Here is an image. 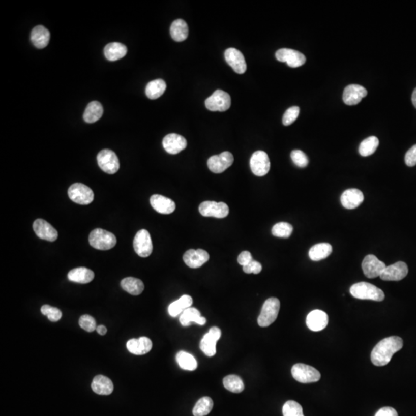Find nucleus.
<instances>
[{
    "mask_svg": "<svg viewBox=\"0 0 416 416\" xmlns=\"http://www.w3.org/2000/svg\"><path fill=\"white\" fill-rule=\"evenodd\" d=\"M411 101H412L413 105L416 108V88L413 91L412 96H411Z\"/></svg>",
    "mask_w": 416,
    "mask_h": 416,
    "instance_id": "nucleus-52",
    "label": "nucleus"
},
{
    "mask_svg": "<svg viewBox=\"0 0 416 416\" xmlns=\"http://www.w3.org/2000/svg\"><path fill=\"white\" fill-rule=\"evenodd\" d=\"M150 202L154 210L162 215H170L176 209L174 201L160 194H154L151 196Z\"/></svg>",
    "mask_w": 416,
    "mask_h": 416,
    "instance_id": "nucleus-23",
    "label": "nucleus"
},
{
    "mask_svg": "<svg viewBox=\"0 0 416 416\" xmlns=\"http://www.w3.org/2000/svg\"><path fill=\"white\" fill-rule=\"evenodd\" d=\"M135 252L141 257H147L152 254L153 244L151 235L147 230H139L134 240Z\"/></svg>",
    "mask_w": 416,
    "mask_h": 416,
    "instance_id": "nucleus-11",
    "label": "nucleus"
},
{
    "mask_svg": "<svg viewBox=\"0 0 416 416\" xmlns=\"http://www.w3.org/2000/svg\"><path fill=\"white\" fill-rule=\"evenodd\" d=\"M199 212L203 217L224 218L228 215L229 207L224 202L203 201L199 206Z\"/></svg>",
    "mask_w": 416,
    "mask_h": 416,
    "instance_id": "nucleus-10",
    "label": "nucleus"
},
{
    "mask_svg": "<svg viewBox=\"0 0 416 416\" xmlns=\"http://www.w3.org/2000/svg\"><path fill=\"white\" fill-rule=\"evenodd\" d=\"M176 362L181 369L187 371H194L197 368V362L195 358L185 351H181L176 354Z\"/></svg>",
    "mask_w": 416,
    "mask_h": 416,
    "instance_id": "nucleus-37",
    "label": "nucleus"
},
{
    "mask_svg": "<svg viewBox=\"0 0 416 416\" xmlns=\"http://www.w3.org/2000/svg\"><path fill=\"white\" fill-rule=\"evenodd\" d=\"M224 388L233 393H241L245 389L243 380L237 375H227L223 380Z\"/></svg>",
    "mask_w": 416,
    "mask_h": 416,
    "instance_id": "nucleus-38",
    "label": "nucleus"
},
{
    "mask_svg": "<svg viewBox=\"0 0 416 416\" xmlns=\"http://www.w3.org/2000/svg\"><path fill=\"white\" fill-rule=\"evenodd\" d=\"M221 336L219 328L213 327L203 337L200 344L201 351L208 357H212L216 354V345Z\"/></svg>",
    "mask_w": 416,
    "mask_h": 416,
    "instance_id": "nucleus-14",
    "label": "nucleus"
},
{
    "mask_svg": "<svg viewBox=\"0 0 416 416\" xmlns=\"http://www.w3.org/2000/svg\"><path fill=\"white\" fill-rule=\"evenodd\" d=\"M206 318L200 315V311L195 308H189L180 315V322L183 326H188L192 322L200 325L206 324Z\"/></svg>",
    "mask_w": 416,
    "mask_h": 416,
    "instance_id": "nucleus-28",
    "label": "nucleus"
},
{
    "mask_svg": "<svg viewBox=\"0 0 416 416\" xmlns=\"http://www.w3.org/2000/svg\"><path fill=\"white\" fill-rule=\"evenodd\" d=\"M275 56L278 61L286 63L288 66L292 68L302 67L306 62V57L305 55L294 49H279L277 51Z\"/></svg>",
    "mask_w": 416,
    "mask_h": 416,
    "instance_id": "nucleus-13",
    "label": "nucleus"
},
{
    "mask_svg": "<svg viewBox=\"0 0 416 416\" xmlns=\"http://www.w3.org/2000/svg\"><path fill=\"white\" fill-rule=\"evenodd\" d=\"M379 145V140L376 137H368L366 140H364L359 146V154L362 157H369L372 155L376 151Z\"/></svg>",
    "mask_w": 416,
    "mask_h": 416,
    "instance_id": "nucleus-39",
    "label": "nucleus"
},
{
    "mask_svg": "<svg viewBox=\"0 0 416 416\" xmlns=\"http://www.w3.org/2000/svg\"><path fill=\"white\" fill-rule=\"evenodd\" d=\"M210 258L209 254L203 249H190L184 254L185 264L191 269H198L207 262Z\"/></svg>",
    "mask_w": 416,
    "mask_h": 416,
    "instance_id": "nucleus-19",
    "label": "nucleus"
},
{
    "mask_svg": "<svg viewBox=\"0 0 416 416\" xmlns=\"http://www.w3.org/2000/svg\"><path fill=\"white\" fill-rule=\"evenodd\" d=\"M170 36L176 42L185 41L188 37V24L183 19H176L173 21L170 29Z\"/></svg>",
    "mask_w": 416,
    "mask_h": 416,
    "instance_id": "nucleus-32",
    "label": "nucleus"
},
{
    "mask_svg": "<svg viewBox=\"0 0 416 416\" xmlns=\"http://www.w3.org/2000/svg\"><path fill=\"white\" fill-rule=\"evenodd\" d=\"M50 33L43 25H37L31 32V41L38 49H43L49 44Z\"/></svg>",
    "mask_w": 416,
    "mask_h": 416,
    "instance_id": "nucleus-27",
    "label": "nucleus"
},
{
    "mask_svg": "<svg viewBox=\"0 0 416 416\" xmlns=\"http://www.w3.org/2000/svg\"><path fill=\"white\" fill-rule=\"evenodd\" d=\"M193 304L192 298L188 294H185L169 305L168 312L173 318L179 316L185 310L191 308Z\"/></svg>",
    "mask_w": 416,
    "mask_h": 416,
    "instance_id": "nucleus-29",
    "label": "nucleus"
},
{
    "mask_svg": "<svg viewBox=\"0 0 416 416\" xmlns=\"http://www.w3.org/2000/svg\"><path fill=\"white\" fill-rule=\"evenodd\" d=\"M253 261L252 255L249 251H245L239 254L237 257V262L242 266L248 265L249 263Z\"/></svg>",
    "mask_w": 416,
    "mask_h": 416,
    "instance_id": "nucleus-49",
    "label": "nucleus"
},
{
    "mask_svg": "<svg viewBox=\"0 0 416 416\" xmlns=\"http://www.w3.org/2000/svg\"><path fill=\"white\" fill-rule=\"evenodd\" d=\"M127 53V48L121 43H110L104 48L105 57L110 61H116L124 57Z\"/></svg>",
    "mask_w": 416,
    "mask_h": 416,
    "instance_id": "nucleus-31",
    "label": "nucleus"
},
{
    "mask_svg": "<svg viewBox=\"0 0 416 416\" xmlns=\"http://www.w3.org/2000/svg\"><path fill=\"white\" fill-rule=\"evenodd\" d=\"M93 391L96 394L101 395V396H108L111 394L113 391V381L104 376V375H97L93 380L91 384Z\"/></svg>",
    "mask_w": 416,
    "mask_h": 416,
    "instance_id": "nucleus-26",
    "label": "nucleus"
},
{
    "mask_svg": "<svg viewBox=\"0 0 416 416\" xmlns=\"http://www.w3.org/2000/svg\"><path fill=\"white\" fill-rule=\"evenodd\" d=\"M103 108L98 101H92L88 104L83 113V120L88 124L97 122L103 116Z\"/></svg>",
    "mask_w": 416,
    "mask_h": 416,
    "instance_id": "nucleus-33",
    "label": "nucleus"
},
{
    "mask_svg": "<svg viewBox=\"0 0 416 416\" xmlns=\"http://www.w3.org/2000/svg\"><path fill=\"white\" fill-rule=\"evenodd\" d=\"M214 407L213 400L210 397H203L199 399L193 409L194 416L207 415Z\"/></svg>",
    "mask_w": 416,
    "mask_h": 416,
    "instance_id": "nucleus-40",
    "label": "nucleus"
},
{
    "mask_svg": "<svg viewBox=\"0 0 416 416\" xmlns=\"http://www.w3.org/2000/svg\"><path fill=\"white\" fill-rule=\"evenodd\" d=\"M68 195L70 200L78 204L87 205L94 199V191L83 184L76 183L70 187Z\"/></svg>",
    "mask_w": 416,
    "mask_h": 416,
    "instance_id": "nucleus-6",
    "label": "nucleus"
},
{
    "mask_svg": "<svg viewBox=\"0 0 416 416\" xmlns=\"http://www.w3.org/2000/svg\"><path fill=\"white\" fill-rule=\"evenodd\" d=\"M41 312L43 315L47 316L49 321H53V322H56L62 318V312L61 310L55 307L50 306V305H45L42 306Z\"/></svg>",
    "mask_w": 416,
    "mask_h": 416,
    "instance_id": "nucleus-43",
    "label": "nucleus"
},
{
    "mask_svg": "<svg viewBox=\"0 0 416 416\" xmlns=\"http://www.w3.org/2000/svg\"><path fill=\"white\" fill-rule=\"evenodd\" d=\"M306 324L310 330L320 332L327 327L329 324V316L321 310H314L307 316Z\"/></svg>",
    "mask_w": 416,
    "mask_h": 416,
    "instance_id": "nucleus-21",
    "label": "nucleus"
},
{
    "mask_svg": "<svg viewBox=\"0 0 416 416\" xmlns=\"http://www.w3.org/2000/svg\"><path fill=\"white\" fill-rule=\"evenodd\" d=\"M280 301L276 298H270L264 302L257 323L261 327H268L275 322L280 310Z\"/></svg>",
    "mask_w": 416,
    "mask_h": 416,
    "instance_id": "nucleus-4",
    "label": "nucleus"
},
{
    "mask_svg": "<svg viewBox=\"0 0 416 416\" xmlns=\"http://www.w3.org/2000/svg\"><path fill=\"white\" fill-rule=\"evenodd\" d=\"M367 90L361 85L351 84L345 87L343 101L348 106L356 105L367 96Z\"/></svg>",
    "mask_w": 416,
    "mask_h": 416,
    "instance_id": "nucleus-20",
    "label": "nucleus"
},
{
    "mask_svg": "<svg viewBox=\"0 0 416 416\" xmlns=\"http://www.w3.org/2000/svg\"><path fill=\"white\" fill-rule=\"evenodd\" d=\"M243 271L246 274H255V275H257V274L260 273L262 271V265L258 261L253 260L248 265L244 266Z\"/></svg>",
    "mask_w": 416,
    "mask_h": 416,
    "instance_id": "nucleus-47",
    "label": "nucleus"
},
{
    "mask_svg": "<svg viewBox=\"0 0 416 416\" xmlns=\"http://www.w3.org/2000/svg\"><path fill=\"white\" fill-rule=\"evenodd\" d=\"M375 416H399L397 411L392 407H384L377 411Z\"/></svg>",
    "mask_w": 416,
    "mask_h": 416,
    "instance_id": "nucleus-50",
    "label": "nucleus"
},
{
    "mask_svg": "<svg viewBox=\"0 0 416 416\" xmlns=\"http://www.w3.org/2000/svg\"><path fill=\"white\" fill-rule=\"evenodd\" d=\"M350 293L353 297L361 300L382 302L384 299L382 290L368 282H359L353 284L350 288Z\"/></svg>",
    "mask_w": 416,
    "mask_h": 416,
    "instance_id": "nucleus-2",
    "label": "nucleus"
},
{
    "mask_svg": "<svg viewBox=\"0 0 416 416\" xmlns=\"http://www.w3.org/2000/svg\"><path fill=\"white\" fill-rule=\"evenodd\" d=\"M251 171L255 176H265L271 168L269 155L264 151H255L250 160Z\"/></svg>",
    "mask_w": 416,
    "mask_h": 416,
    "instance_id": "nucleus-9",
    "label": "nucleus"
},
{
    "mask_svg": "<svg viewBox=\"0 0 416 416\" xmlns=\"http://www.w3.org/2000/svg\"><path fill=\"white\" fill-rule=\"evenodd\" d=\"M293 232V227L289 223H277L272 227V233L275 237L288 239Z\"/></svg>",
    "mask_w": 416,
    "mask_h": 416,
    "instance_id": "nucleus-41",
    "label": "nucleus"
},
{
    "mask_svg": "<svg viewBox=\"0 0 416 416\" xmlns=\"http://www.w3.org/2000/svg\"><path fill=\"white\" fill-rule=\"evenodd\" d=\"M79 324L83 330L88 332H93L97 328L96 320L89 315H84L80 317Z\"/></svg>",
    "mask_w": 416,
    "mask_h": 416,
    "instance_id": "nucleus-46",
    "label": "nucleus"
},
{
    "mask_svg": "<svg viewBox=\"0 0 416 416\" xmlns=\"http://www.w3.org/2000/svg\"><path fill=\"white\" fill-rule=\"evenodd\" d=\"M403 347L400 337L391 336L380 341L371 354V360L375 366H384L390 362L395 353Z\"/></svg>",
    "mask_w": 416,
    "mask_h": 416,
    "instance_id": "nucleus-1",
    "label": "nucleus"
},
{
    "mask_svg": "<svg viewBox=\"0 0 416 416\" xmlns=\"http://www.w3.org/2000/svg\"><path fill=\"white\" fill-rule=\"evenodd\" d=\"M224 57L227 64L236 73L243 74L246 72L247 64L245 56L239 49L229 48L224 53Z\"/></svg>",
    "mask_w": 416,
    "mask_h": 416,
    "instance_id": "nucleus-16",
    "label": "nucleus"
},
{
    "mask_svg": "<svg viewBox=\"0 0 416 416\" xmlns=\"http://www.w3.org/2000/svg\"><path fill=\"white\" fill-rule=\"evenodd\" d=\"M121 287L124 291L132 295H139L144 290V284L141 280L138 278L128 277L121 281Z\"/></svg>",
    "mask_w": 416,
    "mask_h": 416,
    "instance_id": "nucleus-34",
    "label": "nucleus"
},
{
    "mask_svg": "<svg viewBox=\"0 0 416 416\" xmlns=\"http://www.w3.org/2000/svg\"><path fill=\"white\" fill-rule=\"evenodd\" d=\"M282 412L284 416H305L302 405L292 400L285 402L283 406Z\"/></svg>",
    "mask_w": 416,
    "mask_h": 416,
    "instance_id": "nucleus-42",
    "label": "nucleus"
},
{
    "mask_svg": "<svg viewBox=\"0 0 416 416\" xmlns=\"http://www.w3.org/2000/svg\"><path fill=\"white\" fill-rule=\"evenodd\" d=\"M405 161V164L408 167H414L416 165V144L407 151Z\"/></svg>",
    "mask_w": 416,
    "mask_h": 416,
    "instance_id": "nucleus-48",
    "label": "nucleus"
},
{
    "mask_svg": "<svg viewBox=\"0 0 416 416\" xmlns=\"http://www.w3.org/2000/svg\"><path fill=\"white\" fill-rule=\"evenodd\" d=\"M408 269L407 264L402 261L395 263L392 265L386 266L380 278L383 281H398L405 278L408 275Z\"/></svg>",
    "mask_w": 416,
    "mask_h": 416,
    "instance_id": "nucleus-17",
    "label": "nucleus"
},
{
    "mask_svg": "<svg viewBox=\"0 0 416 416\" xmlns=\"http://www.w3.org/2000/svg\"><path fill=\"white\" fill-rule=\"evenodd\" d=\"M94 273L86 268H76L68 273V279L73 282L87 284L94 280Z\"/></svg>",
    "mask_w": 416,
    "mask_h": 416,
    "instance_id": "nucleus-30",
    "label": "nucleus"
},
{
    "mask_svg": "<svg viewBox=\"0 0 416 416\" xmlns=\"http://www.w3.org/2000/svg\"><path fill=\"white\" fill-rule=\"evenodd\" d=\"M364 194L360 190L351 188L344 191L341 196V203L346 209H354L364 201Z\"/></svg>",
    "mask_w": 416,
    "mask_h": 416,
    "instance_id": "nucleus-24",
    "label": "nucleus"
},
{
    "mask_svg": "<svg viewBox=\"0 0 416 416\" xmlns=\"http://www.w3.org/2000/svg\"><path fill=\"white\" fill-rule=\"evenodd\" d=\"M291 160L294 164L301 168H305L308 165V158L306 154L300 150H294L291 154Z\"/></svg>",
    "mask_w": 416,
    "mask_h": 416,
    "instance_id": "nucleus-44",
    "label": "nucleus"
},
{
    "mask_svg": "<svg viewBox=\"0 0 416 416\" xmlns=\"http://www.w3.org/2000/svg\"><path fill=\"white\" fill-rule=\"evenodd\" d=\"M97 331L99 335H104L107 333V329L104 325H100L97 328Z\"/></svg>",
    "mask_w": 416,
    "mask_h": 416,
    "instance_id": "nucleus-51",
    "label": "nucleus"
},
{
    "mask_svg": "<svg viewBox=\"0 0 416 416\" xmlns=\"http://www.w3.org/2000/svg\"><path fill=\"white\" fill-rule=\"evenodd\" d=\"M293 378L301 383L317 382L321 379V374L314 367L305 364H295L291 369Z\"/></svg>",
    "mask_w": 416,
    "mask_h": 416,
    "instance_id": "nucleus-5",
    "label": "nucleus"
},
{
    "mask_svg": "<svg viewBox=\"0 0 416 416\" xmlns=\"http://www.w3.org/2000/svg\"><path fill=\"white\" fill-rule=\"evenodd\" d=\"M153 343L147 337H140L139 339H132L127 343V348L130 352L136 355L147 354L152 349Z\"/></svg>",
    "mask_w": 416,
    "mask_h": 416,
    "instance_id": "nucleus-25",
    "label": "nucleus"
},
{
    "mask_svg": "<svg viewBox=\"0 0 416 416\" xmlns=\"http://www.w3.org/2000/svg\"><path fill=\"white\" fill-rule=\"evenodd\" d=\"M300 113V108L299 107H291L286 110L283 116L282 122L284 126H289L292 124L299 117Z\"/></svg>",
    "mask_w": 416,
    "mask_h": 416,
    "instance_id": "nucleus-45",
    "label": "nucleus"
},
{
    "mask_svg": "<svg viewBox=\"0 0 416 416\" xmlns=\"http://www.w3.org/2000/svg\"><path fill=\"white\" fill-rule=\"evenodd\" d=\"M332 252V247L329 243H320L314 245L310 249L309 257L314 261H318L327 258Z\"/></svg>",
    "mask_w": 416,
    "mask_h": 416,
    "instance_id": "nucleus-35",
    "label": "nucleus"
},
{
    "mask_svg": "<svg viewBox=\"0 0 416 416\" xmlns=\"http://www.w3.org/2000/svg\"><path fill=\"white\" fill-rule=\"evenodd\" d=\"M186 139L176 134H170L163 140V146L168 154H179L187 147Z\"/></svg>",
    "mask_w": 416,
    "mask_h": 416,
    "instance_id": "nucleus-22",
    "label": "nucleus"
},
{
    "mask_svg": "<svg viewBox=\"0 0 416 416\" xmlns=\"http://www.w3.org/2000/svg\"><path fill=\"white\" fill-rule=\"evenodd\" d=\"M362 267L364 274L367 278H375L380 277L386 265L373 254H369L364 258Z\"/></svg>",
    "mask_w": 416,
    "mask_h": 416,
    "instance_id": "nucleus-15",
    "label": "nucleus"
},
{
    "mask_svg": "<svg viewBox=\"0 0 416 416\" xmlns=\"http://www.w3.org/2000/svg\"><path fill=\"white\" fill-rule=\"evenodd\" d=\"M97 163L103 171L108 174H114L120 169L117 156L111 150H103L97 155Z\"/></svg>",
    "mask_w": 416,
    "mask_h": 416,
    "instance_id": "nucleus-8",
    "label": "nucleus"
},
{
    "mask_svg": "<svg viewBox=\"0 0 416 416\" xmlns=\"http://www.w3.org/2000/svg\"><path fill=\"white\" fill-rule=\"evenodd\" d=\"M166 88H167V85H166L165 81L161 79H158V80L150 82L146 85L145 93L148 98L151 100H156L164 94Z\"/></svg>",
    "mask_w": 416,
    "mask_h": 416,
    "instance_id": "nucleus-36",
    "label": "nucleus"
},
{
    "mask_svg": "<svg viewBox=\"0 0 416 416\" xmlns=\"http://www.w3.org/2000/svg\"><path fill=\"white\" fill-rule=\"evenodd\" d=\"M231 105V99L227 93L217 90L210 97L205 100V106L211 111L224 112Z\"/></svg>",
    "mask_w": 416,
    "mask_h": 416,
    "instance_id": "nucleus-7",
    "label": "nucleus"
},
{
    "mask_svg": "<svg viewBox=\"0 0 416 416\" xmlns=\"http://www.w3.org/2000/svg\"><path fill=\"white\" fill-rule=\"evenodd\" d=\"M33 227H34V232L37 237H40V239L51 242H55L57 239V230L45 220H36Z\"/></svg>",
    "mask_w": 416,
    "mask_h": 416,
    "instance_id": "nucleus-18",
    "label": "nucleus"
},
{
    "mask_svg": "<svg viewBox=\"0 0 416 416\" xmlns=\"http://www.w3.org/2000/svg\"><path fill=\"white\" fill-rule=\"evenodd\" d=\"M90 245L93 248L101 251H107L114 248L116 239L111 232L101 228L94 229L89 236Z\"/></svg>",
    "mask_w": 416,
    "mask_h": 416,
    "instance_id": "nucleus-3",
    "label": "nucleus"
},
{
    "mask_svg": "<svg viewBox=\"0 0 416 416\" xmlns=\"http://www.w3.org/2000/svg\"><path fill=\"white\" fill-rule=\"evenodd\" d=\"M233 163V154L228 151H224L221 154L211 157L207 161V166L213 173H221L229 168Z\"/></svg>",
    "mask_w": 416,
    "mask_h": 416,
    "instance_id": "nucleus-12",
    "label": "nucleus"
}]
</instances>
